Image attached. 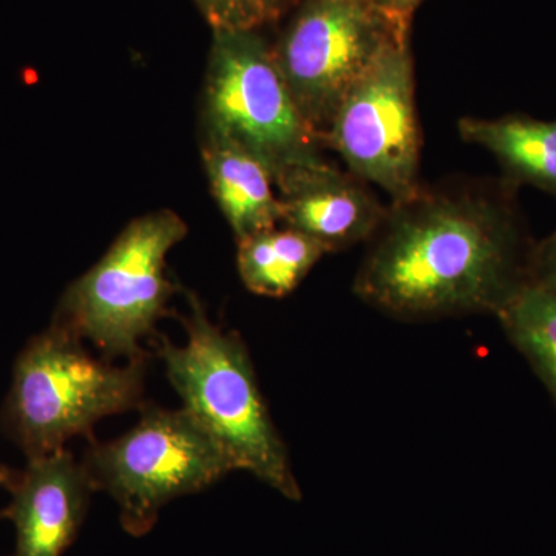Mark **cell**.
<instances>
[{
    "instance_id": "obj_5",
    "label": "cell",
    "mask_w": 556,
    "mask_h": 556,
    "mask_svg": "<svg viewBox=\"0 0 556 556\" xmlns=\"http://www.w3.org/2000/svg\"><path fill=\"white\" fill-rule=\"evenodd\" d=\"M80 463L94 490L116 501L121 526L131 536L148 535L170 501L203 492L236 470L185 408L142 409L137 426L123 437L90 439Z\"/></svg>"
},
{
    "instance_id": "obj_13",
    "label": "cell",
    "mask_w": 556,
    "mask_h": 556,
    "mask_svg": "<svg viewBox=\"0 0 556 556\" xmlns=\"http://www.w3.org/2000/svg\"><path fill=\"white\" fill-rule=\"evenodd\" d=\"M237 268L249 291L263 298L291 294L328 252L299 230L270 228L237 241Z\"/></svg>"
},
{
    "instance_id": "obj_18",
    "label": "cell",
    "mask_w": 556,
    "mask_h": 556,
    "mask_svg": "<svg viewBox=\"0 0 556 556\" xmlns=\"http://www.w3.org/2000/svg\"><path fill=\"white\" fill-rule=\"evenodd\" d=\"M17 475L11 471L10 468L0 464V489L11 490L13 489L14 482H16Z\"/></svg>"
},
{
    "instance_id": "obj_16",
    "label": "cell",
    "mask_w": 556,
    "mask_h": 556,
    "mask_svg": "<svg viewBox=\"0 0 556 556\" xmlns=\"http://www.w3.org/2000/svg\"><path fill=\"white\" fill-rule=\"evenodd\" d=\"M527 285L556 294V232L533 244Z\"/></svg>"
},
{
    "instance_id": "obj_8",
    "label": "cell",
    "mask_w": 556,
    "mask_h": 556,
    "mask_svg": "<svg viewBox=\"0 0 556 556\" xmlns=\"http://www.w3.org/2000/svg\"><path fill=\"white\" fill-rule=\"evenodd\" d=\"M415 86L409 36L394 39L348 90L324 138L351 174L390 201L407 199L420 186Z\"/></svg>"
},
{
    "instance_id": "obj_3",
    "label": "cell",
    "mask_w": 556,
    "mask_h": 556,
    "mask_svg": "<svg viewBox=\"0 0 556 556\" xmlns=\"http://www.w3.org/2000/svg\"><path fill=\"white\" fill-rule=\"evenodd\" d=\"M148 356L123 367L87 353L83 339L51 325L22 350L3 422L28 459L64 448L68 439H91L104 417L142 407Z\"/></svg>"
},
{
    "instance_id": "obj_7",
    "label": "cell",
    "mask_w": 556,
    "mask_h": 556,
    "mask_svg": "<svg viewBox=\"0 0 556 556\" xmlns=\"http://www.w3.org/2000/svg\"><path fill=\"white\" fill-rule=\"evenodd\" d=\"M273 46L303 118L324 144L340 102L394 39L408 38L369 0H299Z\"/></svg>"
},
{
    "instance_id": "obj_12",
    "label": "cell",
    "mask_w": 556,
    "mask_h": 556,
    "mask_svg": "<svg viewBox=\"0 0 556 556\" xmlns=\"http://www.w3.org/2000/svg\"><path fill=\"white\" fill-rule=\"evenodd\" d=\"M459 137L492 153L503 178L515 188L532 186L556 199V119L506 115L466 116L457 121Z\"/></svg>"
},
{
    "instance_id": "obj_14",
    "label": "cell",
    "mask_w": 556,
    "mask_h": 556,
    "mask_svg": "<svg viewBox=\"0 0 556 556\" xmlns=\"http://www.w3.org/2000/svg\"><path fill=\"white\" fill-rule=\"evenodd\" d=\"M496 317L556 405V294L527 285Z\"/></svg>"
},
{
    "instance_id": "obj_4",
    "label": "cell",
    "mask_w": 556,
    "mask_h": 556,
    "mask_svg": "<svg viewBox=\"0 0 556 556\" xmlns=\"http://www.w3.org/2000/svg\"><path fill=\"white\" fill-rule=\"evenodd\" d=\"M186 233V223L169 208L134 219L100 262L70 285L53 324L90 340L110 358L148 356L142 340L172 294L166 258Z\"/></svg>"
},
{
    "instance_id": "obj_17",
    "label": "cell",
    "mask_w": 556,
    "mask_h": 556,
    "mask_svg": "<svg viewBox=\"0 0 556 556\" xmlns=\"http://www.w3.org/2000/svg\"><path fill=\"white\" fill-rule=\"evenodd\" d=\"M394 25L402 31H408L412 28L413 16L416 10L422 5L426 0H369Z\"/></svg>"
},
{
    "instance_id": "obj_9",
    "label": "cell",
    "mask_w": 556,
    "mask_h": 556,
    "mask_svg": "<svg viewBox=\"0 0 556 556\" xmlns=\"http://www.w3.org/2000/svg\"><path fill=\"white\" fill-rule=\"evenodd\" d=\"M276 189L281 223L316 240L328 254L368 243L387 214L368 182L325 160L281 172Z\"/></svg>"
},
{
    "instance_id": "obj_1",
    "label": "cell",
    "mask_w": 556,
    "mask_h": 556,
    "mask_svg": "<svg viewBox=\"0 0 556 556\" xmlns=\"http://www.w3.org/2000/svg\"><path fill=\"white\" fill-rule=\"evenodd\" d=\"M517 192L504 178L452 179L390 201L354 294L402 321L497 316L527 287L535 244Z\"/></svg>"
},
{
    "instance_id": "obj_6",
    "label": "cell",
    "mask_w": 556,
    "mask_h": 556,
    "mask_svg": "<svg viewBox=\"0 0 556 556\" xmlns=\"http://www.w3.org/2000/svg\"><path fill=\"white\" fill-rule=\"evenodd\" d=\"M203 126L204 134L257 156L274 181L291 167L324 160L320 138L300 113L262 30L212 31Z\"/></svg>"
},
{
    "instance_id": "obj_10",
    "label": "cell",
    "mask_w": 556,
    "mask_h": 556,
    "mask_svg": "<svg viewBox=\"0 0 556 556\" xmlns=\"http://www.w3.org/2000/svg\"><path fill=\"white\" fill-rule=\"evenodd\" d=\"M5 515L16 529V556H62L75 543L97 492L67 450L31 457L10 490Z\"/></svg>"
},
{
    "instance_id": "obj_11",
    "label": "cell",
    "mask_w": 556,
    "mask_h": 556,
    "mask_svg": "<svg viewBox=\"0 0 556 556\" xmlns=\"http://www.w3.org/2000/svg\"><path fill=\"white\" fill-rule=\"evenodd\" d=\"M201 153L212 195L237 241L281 223L276 181L257 156L208 134H204Z\"/></svg>"
},
{
    "instance_id": "obj_2",
    "label": "cell",
    "mask_w": 556,
    "mask_h": 556,
    "mask_svg": "<svg viewBox=\"0 0 556 556\" xmlns=\"http://www.w3.org/2000/svg\"><path fill=\"white\" fill-rule=\"evenodd\" d=\"M189 306L182 318L185 345L167 339L156 345L181 408L211 434L236 470L249 471L288 500H302L247 345L236 332L212 324L195 295H189Z\"/></svg>"
},
{
    "instance_id": "obj_15",
    "label": "cell",
    "mask_w": 556,
    "mask_h": 556,
    "mask_svg": "<svg viewBox=\"0 0 556 556\" xmlns=\"http://www.w3.org/2000/svg\"><path fill=\"white\" fill-rule=\"evenodd\" d=\"M215 30H262L280 21L299 0H192Z\"/></svg>"
}]
</instances>
